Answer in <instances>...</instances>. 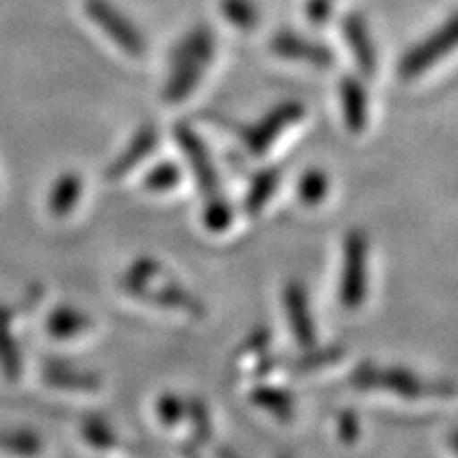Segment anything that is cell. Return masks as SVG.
Here are the masks:
<instances>
[{"instance_id": "2", "label": "cell", "mask_w": 458, "mask_h": 458, "mask_svg": "<svg viewBox=\"0 0 458 458\" xmlns=\"http://www.w3.org/2000/svg\"><path fill=\"white\" fill-rule=\"evenodd\" d=\"M351 385L357 391H386L405 399H445L454 397L458 388L450 380L437 377H420L405 368H380V365L365 360L354 368L351 374Z\"/></svg>"}, {"instance_id": "4", "label": "cell", "mask_w": 458, "mask_h": 458, "mask_svg": "<svg viewBox=\"0 0 458 458\" xmlns=\"http://www.w3.org/2000/svg\"><path fill=\"white\" fill-rule=\"evenodd\" d=\"M458 47V15H452L445 24L433 30L427 38L414 45L408 54L401 57L399 74L401 79H416L427 72L435 62L444 60Z\"/></svg>"}, {"instance_id": "32", "label": "cell", "mask_w": 458, "mask_h": 458, "mask_svg": "<svg viewBox=\"0 0 458 458\" xmlns=\"http://www.w3.org/2000/svg\"><path fill=\"white\" fill-rule=\"evenodd\" d=\"M334 13V3L331 0H308L306 3V17L312 26H327Z\"/></svg>"}, {"instance_id": "26", "label": "cell", "mask_w": 458, "mask_h": 458, "mask_svg": "<svg viewBox=\"0 0 458 458\" xmlns=\"http://www.w3.org/2000/svg\"><path fill=\"white\" fill-rule=\"evenodd\" d=\"M181 182V168L174 162H162L156 168L148 170L142 179V187L151 193L172 191Z\"/></svg>"}, {"instance_id": "29", "label": "cell", "mask_w": 458, "mask_h": 458, "mask_svg": "<svg viewBox=\"0 0 458 458\" xmlns=\"http://www.w3.org/2000/svg\"><path fill=\"white\" fill-rule=\"evenodd\" d=\"M185 399L174 393H165L157 401V416L164 422V427H179L185 420Z\"/></svg>"}, {"instance_id": "12", "label": "cell", "mask_w": 458, "mask_h": 458, "mask_svg": "<svg viewBox=\"0 0 458 458\" xmlns=\"http://www.w3.org/2000/svg\"><path fill=\"white\" fill-rule=\"evenodd\" d=\"M216 41L215 32L208 26H198L191 32H187L181 38V43L172 49L170 55V66L176 64H187V66H198V68H208L210 62L215 57Z\"/></svg>"}, {"instance_id": "28", "label": "cell", "mask_w": 458, "mask_h": 458, "mask_svg": "<svg viewBox=\"0 0 458 458\" xmlns=\"http://www.w3.org/2000/svg\"><path fill=\"white\" fill-rule=\"evenodd\" d=\"M81 433L91 448L108 450L113 445H117V435H114L111 425L102 420V418H88L81 425Z\"/></svg>"}, {"instance_id": "1", "label": "cell", "mask_w": 458, "mask_h": 458, "mask_svg": "<svg viewBox=\"0 0 458 458\" xmlns=\"http://www.w3.org/2000/svg\"><path fill=\"white\" fill-rule=\"evenodd\" d=\"M122 289L140 301L182 310L191 317H202L206 312L204 303L196 295L189 293L185 286H181L174 278H165L164 267L151 257H140L131 263L122 278Z\"/></svg>"}, {"instance_id": "24", "label": "cell", "mask_w": 458, "mask_h": 458, "mask_svg": "<svg viewBox=\"0 0 458 458\" xmlns=\"http://www.w3.org/2000/svg\"><path fill=\"white\" fill-rule=\"evenodd\" d=\"M221 11L238 30H253L259 24V9L253 0H221Z\"/></svg>"}, {"instance_id": "27", "label": "cell", "mask_w": 458, "mask_h": 458, "mask_svg": "<svg viewBox=\"0 0 458 458\" xmlns=\"http://www.w3.org/2000/svg\"><path fill=\"white\" fill-rule=\"evenodd\" d=\"M0 450L13 452V454L30 456L43 450L41 439L30 431H0Z\"/></svg>"}, {"instance_id": "10", "label": "cell", "mask_w": 458, "mask_h": 458, "mask_svg": "<svg viewBox=\"0 0 458 458\" xmlns=\"http://www.w3.org/2000/svg\"><path fill=\"white\" fill-rule=\"evenodd\" d=\"M274 54L286 60H300L318 68H329L334 64V51L327 45H320L310 38H303L293 30H280L272 38Z\"/></svg>"}, {"instance_id": "30", "label": "cell", "mask_w": 458, "mask_h": 458, "mask_svg": "<svg viewBox=\"0 0 458 458\" xmlns=\"http://www.w3.org/2000/svg\"><path fill=\"white\" fill-rule=\"evenodd\" d=\"M337 435L346 445L357 444L360 435V420L352 410H344L337 414Z\"/></svg>"}, {"instance_id": "34", "label": "cell", "mask_w": 458, "mask_h": 458, "mask_svg": "<svg viewBox=\"0 0 458 458\" xmlns=\"http://www.w3.org/2000/svg\"><path fill=\"white\" fill-rule=\"evenodd\" d=\"M448 444H450V448L456 452L458 454V431H452L450 433V437H448Z\"/></svg>"}, {"instance_id": "8", "label": "cell", "mask_w": 458, "mask_h": 458, "mask_svg": "<svg viewBox=\"0 0 458 458\" xmlns=\"http://www.w3.org/2000/svg\"><path fill=\"white\" fill-rule=\"evenodd\" d=\"M283 301L286 318H289L291 331H293L297 344H300L301 348H312L314 344H317V327H314L308 291L303 289L301 283L291 280V283L284 286Z\"/></svg>"}, {"instance_id": "22", "label": "cell", "mask_w": 458, "mask_h": 458, "mask_svg": "<svg viewBox=\"0 0 458 458\" xmlns=\"http://www.w3.org/2000/svg\"><path fill=\"white\" fill-rule=\"evenodd\" d=\"M297 196L306 206H318L329 196V176L323 170H306L297 181Z\"/></svg>"}, {"instance_id": "15", "label": "cell", "mask_w": 458, "mask_h": 458, "mask_svg": "<svg viewBox=\"0 0 458 458\" xmlns=\"http://www.w3.org/2000/svg\"><path fill=\"white\" fill-rule=\"evenodd\" d=\"M83 193V179L77 174V172H64L60 174L51 187L47 196V210L55 219H62V216H68L77 208L79 199H81Z\"/></svg>"}, {"instance_id": "14", "label": "cell", "mask_w": 458, "mask_h": 458, "mask_svg": "<svg viewBox=\"0 0 458 458\" xmlns=\"http://www.w3.org/2000/svg\"><path fill=\"white\" fill-rule=\"evenodd\" d=\"M340 98L344 111V123L352 134H360L368 125V91L357 77H344L340 81Z\"/></svg>"}, {"instance_id": "19", "label": "cell", "mask_w": 458, "mask_h": 458, "mask_svg": "<svg viewBox=\"0 0 458 458\" xmlns=\"http://www.w3.org/2000/svg\"><path fill=\"white\" fill-rule=\"evenodd\" d=\"M88 327H89L88 314L77 310V308L72 306L55 308V310L47 317V323H45L47 334L54 335L55 340H68V337L83 334Z\"/></svg>"}, {"instance_id": "21", "label": "cell", "mask_w": 458, "mask_h": 458, "mask_svg": "<svg viewBox=\"0 0 458 458\" xmlns=\"http://www.w3.org/2000/svg\"><path fill=\"white\" fill-rule=\"evenodd\" d=\"M185 403H187L185 418H189L193 425V435L185 445V452L187 454H196V452L202 448V445L208 444L210 437H213V420H210L208 405H206L202 399L191 397L187 399Z\"/></svg>"}, {"instance_id": "5", "label": "cell", "mask_w": 458, "mask_h": 458, "mask_svg": "<svg viewBox=\"0 0 458 458\" xmlns=\"http://www.w3.org/2000/svg\"><path fill=\"white\" fill-rule=\"evenodd\" d=\"M85 11L89 20L106 34L111 41L122 47L131 57H142L147 51V41L139 28L125 17L108 0H85Z\"/></svg>"}, {"instance_id": "18", "label": "cell", "mask_w": 458, "mask_h": 458, "mask_svg": "<svg viewBox=\"0 0 458 458\" xmlns=\"http://www.w3.org/2000/svg\"><path fill=\"white\" fill-rule=\"evenodd\" d=\"M250 401L261 410L270 411L278 420H291L295 414V397L284 388L274 385H259L250 391Z\"/></svg>"}, {"instance_id": "16", "label": "cell", "mask_w": 458, "mask_h": 458, "mask_svg": "<svg viewBox=\"0 0 458 458\" xmlns=\"http://www.w3.org/2000/svg\"><path fill=\"white\" fill-rule=\"evenodd\" d=\"M280 179H283V172L276 165H270V168H261L255 172V176L250 179L249 191H246L244 198V208L249 215H259L266 204L270 202V198L276 193L280 185Z\"/></svg>"}, {"instance_id": "23", "label": "cell", "mask_w": 458, "mask_h": 458, "mask_svg": "<svg viewBox=\"0 0 458 458\" xmlns=\"http://www.w3.org/2000/svg\"><path fill=\"white\" fill-rule=\"evenodd\" d=\"M306 354L291 360V371L293 374H308V371L327 368V365L337 363L344 357L342 346H325V348H306Z\"/></svg>"}, {"instance_id": "6", "label": "cell", "mask_w": 458, "mask_h": 458, "mask_svg": "<svg viewBox=\"0 0 458 458\" xmlns=\"http://www.w3.org/2000/svg\"><path fill=\"white\" fill-rule=\"evenodd\" d=\"M306 108L300 102H283L266 113L259 122L242 130V142L250 156H263L286 128L300 122Z\"/></svg>"}, {"instance_id": "17", "label": "cell", "mask_w": 458, "mask_h": 458, "mask_svg": "<svg viewBox=\"0 0 458 458\" xmlns=\"http://www.w3.org/2000/svg\"><path fill=\"white\" fill-rule=\"evenodd\" d=\"M11 320H13V310L0 306V369L9 380H17L21 376V352L20 344L11 334Z\"/></svg>"}, {"instance_id": "3", "label": "cell", "mask_w": 458, "mask_h": 458, "mask_svg": "<svg viewBox=\"0 0 458 458\" xmlns=\"http://www.w3.org/2000/svg\"><path fill=\"white\" fill-rule=\"evenodd\" d=\"M368 236L360 229L348 232L344 240L342 280L337 291V297L346 310H359L368 297Z\"/></svg>"}, {"instance_id": "25", "label": "cell", "mask_w": 458, "mask_h": 458, "mask_svg": "<svg viewBox=\"0 0 458 458\" xmlns=\"http://www.w3.org/2000/svg\"><path fill=\"white\" fill-rule=\"evenodd\" d=\"M202 221L206 229H210V232L215 233L225 232V229L233 223V208L232 204H229V199L225 196H221V191L206 198Z\"/></svg>"}, {"instance_id": "9", "label": "cell", "mask_w": 458, "mask_h": 458, "mask_svg": "<svg viewBox=\"0 0 458 458\" xmlns=\"http://www.w3.org/2000/svg\"><path fill=\"white\" fill-rule=\"evenodd\" d=\"M342 32L354 62H357L359 72L368 79L374 77L377 71V54L365 17L360 13H348L342 21Z\"/></svg>"}, {"instance_id": "11", "label": "cell", "mask_w": 458, "mask_h": 458, "mask_svg": "<svg viewBox=\"0 0 458 458\" xmlns=\"http://www.w3.org/2000/svg\"><path fill=\"white\" fill-rule=\"evenodd\" d=\"M157 145H159V131L156 125L151 123L140 125V128L134 131V136H131L128 147H125L123 151L114 157V162L106 168V179L111 181L123 179V176L130 174L136 165L145 162V159L156 151Z\"/></svg>"}, {"instance_id": "13", "label": "cell", "mask_w": 458, "mask_h": 458, "mask_svg": "<svg viewBox=\"0 0 458 458\" xmlns=\"http://www.w3.org/2000/svg\"><path fill=\"white\" fill-rule=\"evenodd\" d=\"M43 380L49 386L62 388V391L94 393L100 388V377L94 371L74 368L64 360H47L43 365Z\"/></svg>"}, {"instance_id": "33", "label": "cell", "mask_w": 458, "mask_h": 458, "mask_svg": "<svg viewBox=\"0 0 458 458\" xmlns=\"http://www.w3.org/2000/svg\"><path fill=\"white\" fill-rule=\"evenodd\" d=\"M276 368V360H274L272 357H267V354H261L259 357V363L255 365V374L253 376H257V377H263V376H267V374H272V369Z\"/></svg>"}, {"instance_id": "20", "label": "cell", "mask_w": 458, "mask_h": 458, "mask_svg": "<svg viewBox=\"0 0 458 458\" xmlns=\"http://www.w3.org/2000/svg\"><path fill=\"white\" fill-rule=\"evenodd\" d=\"M202 74H204V68H198V66H187V64L172 66V74L164 89V100L168 102V105H179V102L189 98L199 85Z\"/></svg>"}, {"instance_id": "7", "label": "cell", "mask_w": 458, "mask_h": 458, "mask_svg": "<svg viewBox=\"0 0 458 458\" xmlns=\"http://www.w3.org/2000/svg\"><path fill=\"white\" fill-rule=\"evenodd\" d=\"M174 139L176 145L181 147L182 156L191 165L193 179L198 182V189L202 196H215V193L221 191V181L219 174H216L215 162L210 157L208 147L204 145V140L193 131V128H189L187 123H179L174 128Z\"/></svg>"}, {"instance_id": "31", "label": "cell", "mask_w": 458, "mask_h": 458, "mask_svg": "<svg viewBox=\"0 0 458 458\" xmlns=\"http://www.w3.org/2000/svg\"><path fill=\"white\" fill-rule=\"evenodd\" d=\"M270 329L261 325V327H257L253 334L246 337L244 346L240 348V354H255V357H261V354H266L267 348H270Z\"/></svg>"}]
</instances>
